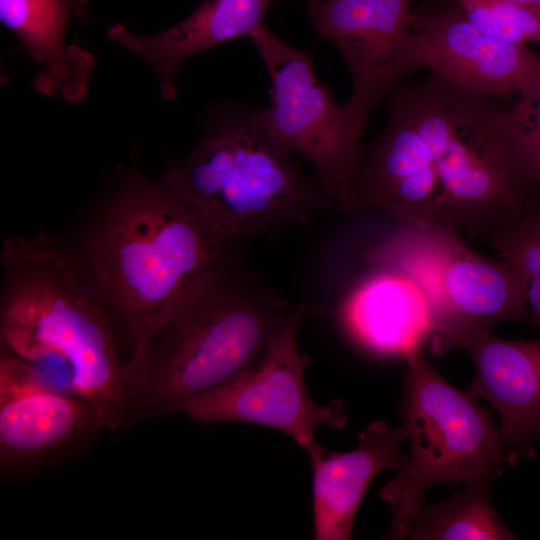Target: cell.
Returning <instances> with one entry per match:
<instances>
[{"instance_id":"ffe728a7","label":"cell","mask_w":540,"mask_h":540,"mask_svg":"<svg viewBox=\"0 0 540 540\" xmlns=\"http://www.w3.org/2000/svg\"><path fill=\"white\" fill-rule=\"evenodd\" d=\"M509 149L517 169L540 189V80L507 106Z\"/></svg>"},{"instance_id":"603a6c76","label":"cell","mask_w":540,"mask_h":540,"mask_svg":"<svg viewBox=\"0 0 540 540\" xmlns=\"http://www.w3.org/2000/svg\"><path fill=\"white\" fill-rule=\"evenodd\" d=\"M318 1H324V0H318Z\"/></svg>"},{"instance_id":"3957f363","label":"cell","mask_w":540,"mask_h":540,"mask_svg":"<svg viewBox=\"0 0 540 540\" xmlns=\"http://www.w3.org/2000/svg\"><path fill=\"white\" fill-rule=\"evenodd\" d=\"M235 242L139 174L88 217L77 246L62 241L89 290L125 325L126 337L232 254Z\"/></svg>"},{"instance_id":"ac0fdd59","label":"cell","mask_w":540,"mask_h":540,"mask_svg":"<svg viewBox=\"0 0 540 540\" xmlns=\"http://www.w3.org/2000/svg\"><path fill=\"white\" fill-rule=\"evenodd\" d=\"M491 482L467 484L445 502L423 505L413 518L407 537L412 540L515 539L494 507Z\"/></svg>"},{"instance_id":"2e32d148","label":"cell","mask_w":540,"mask_h":540,"mask_svg":"<svg viewBox=\"0 0 540 540\" xmlns=\"http://www.w3.org/2000/svg\"><path fill=\"white\" fill-rule=\"evenodd\" d=\"M273 0H205L188 18L156 35H137L122 24L108 37L142 58L154 70L162 96H176L175 75L191 56L247 36L264 23Z\"/></svg>"},{"instance_id":"44dd1931","label":"cell","mask_w":540,"mask_h":540,"mask_svg":"<svg viewBox=\"0 0 540 540\" xmlns=\"http://www.w3.org/2000/svg\"><path fill=\"white\" fill-rule=\"evenodd\" d=\"M468 21L497 38L540 43V13L513 0H453Z\"/></svg>"},{"instance_id":"5b68a950","label":"cell","mask_w":540,"mask_h":540,"mask_svg":"<svg viewBox=\"0 0 540 540\" xmlns=\"http://www.w3.org/2000/svg\"><path fill=\"white\" fill-rule=\"evenodd\" d=\"M159 182L234 241L306 224L332 206L277 140L265 108L243 103L213 107L196 147Z\"/></svg>"},{"instance_id":"7402d4cb","label":"cell","mask_w":540,"mask_h":540,"mask_svg":"<svg viewBox=\"0 0 540 540\" xmlns=\"http://www.w3.org/2000/svg\"><path fill=\"white\" fill-rule=\"evenodd\" d=\"M513 1L540 13V0H513Z\"/></svg>"},{"instance_id":"9c48e42d","label":"cell","mask_w":540,"mask_h":540,"mask_svg":"<svg viewBox=\"0 0 540 540\" xmlns=\"http://www.w3.org/2000/svg\"><path fill=\"white\" fill-rule=\"evenodd\" d=\"M298 305L261 358L231 382L184 403L178 412L200 424L246 422L276 429L306 449L322 426L346 425L343 403H316L305 384L310 362L298 346L303 319Z\"/></svg>"},{"instance_id":"7a4b0ae2","label":"cell","mask_w":540,"mask_h":540,"mask_svg":"<svg viewBox=\"0 0 540 540\" xmlns=\"http://www.w3.org/2000/svg\"><path fill=\"white\" fill-rule=\"evenodd\" d=\"M297 306L224 258L126 337V426L178 413L240 376Z\"/></svg>"},{"instance_id":"30bf717a","label":"cell","mask_w":540,"mask_h":540,"mask_svg":"<svg viewBox=\"0 0 540 540\" xmlns=\"http://www.w3.org/2000/svg\"><path fill=\"white\" fill-rule=\"evenodd\" d=\"M105 430L96 410L65 392L36 365L2 348L0 472L22 479L83 452Z\"/></svg>"},{"instance_id":"ba28073f","label":"cell","mask_w":540,"mask_h":540,"mask_svg":"<svg viewBox=\"0 0 540 540\" xmlns=\"http://www.w3.org/2000/svg\"><path fill=\"white\" fill-rule=\"evenodd\" d=\"M249 38L271 80L265 108L271 131L285 148L310 162L325 197L338 204L362 158L364 133L347 104H338L318 80L308 50L286 43L265 23Z\"/></svg>"},{"instance_id":"e0dca14e","label":"cell","mask_w":540,"mask_h":540,"mask_svg":"<svg viewBox=\"0 0 540 540\" xmlns=\"http://www.w3.org/2000/svg\"><path fill=\"white\" fill-rule=\"evenodd\" d=\"M75 9L73 0H0L2 23L42 68L36 88L73 102L86 94L94 66L89 52L65 42L66 24Z\"/></svg>"},{"instance_id":"5bb4252c","label":"cell","mask_w":540,"mask_h":540,"mask_svg":"<svg viewBox=\"0 0 540 540\" xmlns=\"http://www.w3.org/2000/svg\"><path fill=\"white\" fill-rule=\"evenodd\" d=\"M403 425L371 422L358 434L356 446L337 452L316 440L305 450L312 467L313 531L317 540L351 537L358 507L374 477L382 470L401 471L407 456Z\"/></svg>"},{"instance_id":"7c38bea8","label":"cell","mask_w":540,"mask_h":540,"mask_svg":"<svg viewBox=\"0 0 540 540\" xmlns=\"http://www.w3.org/2000/svg\"><path fill=\"white\" fill-rule=\"evenodd\" d=\"M452 2L413 11L414 70L427 68L459 88L494 98L517 96L540 80V54L478 29Z\"/></svg>"},{"instance_id":"8fae6325","label":"cell","mask_w":540,"mask_h":540,"mask_svg":"<svg viewBox=\"0 0 540 540\" xmlns=\"http://www.w3.org/2000/svg\"><path fill=\"white\" fill-rule=\"evenodd\" d=\"M412 3L413 0H308L315 30L336 46L349 68L353 91L346 104L363 133L375 106L414 71Z\"/></svg>"},{"instance_id":"d6986e66","label":"cell","mask_w":540,"mask_h":540,"mask_svg":"<svg viewBox=\"0 0 540 540\" xmlns=\"http://www.w3.org/2000/svg\"><path fill=\"white\" fill-rule=\"evenodd\" d=\"M487 243L520 277L529 323L540 329V209L522 214Z\"/></svg>"},{"instance_id":"9a60e30c","label":"cell","mask_w":540,"mask_h":540,"mask_svg":"<svg viewBox=\"0 0 540 540\" xmlns=\"http://www.w3.org/2000/svg\"><path fill=\"white\" fill-rule=\"evenodd\" d=\"M344 299L339 321L361 348L383 356L407 357L433 332L428 300L418 284L391 267L375 266Z\"/></svg>"},{"instance_id":"8992f818","label":"cell","mask_w":540,"mask_h":540,"mask_svg":"<svg viewBox=\"0 0 540 540\" xmlns=\"http://www.w3.org/2000/svg\"><path fill=\"white\" fill-rule=\"evenodd\" d=\"M406 360L401 417L410 453L405 467L379 491L392 511V539L407 537L430 486L493 481L508 466L500 428L478 397L448 383L421 349Z\"/></svg>"},{"instance_id":"52a82bcc","label":"cell","mask_w":540,"mask_h":540,"mask_svg":"<svg viewBox=\"0 0 540 540\" xmlns=\"http://www.w3.org/2000/svg\"><path fill=\"white\" fill-rule=\"evenodd\" d=\"M373 266L391 267L425 294L433 321L431 351L461 348L477 333L505 320L529 322L523 285L501 259L472 250L452 227L403 224L365 254Z\"/></svg>"},{"instance_id":"4fadbf2b","label":"cell","mask_w":540,"mask_h":540,"mask_svg":"<svg viewBox=\"0 0 540 540\" xmlns=\"http://www.w3.org/2000/svg\"><path fill=\"white\" fill-rule=\"evenodd\" d=\"M461 348L475 366L470 392L488 400L500 417L508 466L534 457L540 440V339L507 340L487 330Z\"/></svg>"},{"instance_id":"6da1fadb","label":"cell","mask_w":540,"mask_h":540,"mask_svg":"<svg viewBox=\"0 0 540 540\" xmlns=\"http://www.w3.org/2000/svg\"><path fill=\"white\" fill-rule=\"evenodd\" d=\"M388 121L364 152L340 206L380 208L403 224L450 226L488 241L540 209V190L513 164L497 98L429 73L387 94Z\"/></svg>"},{"instance_id":"277c9868","label":"cell","mask_w":540,"mask_h":540,"mask_svg":"<svg viewBox=\"0 0 540 540\" xmlns=\"http://www.w3.org/2000/svg\"><path fill=\"white\" fill-rule=\"evenodd\" d=\"M2 348L44 367L61 365L71 392L98 413L105 430L128 413L125 362L112 322L80 277L60 239L7 238L1 251Z\"/></svg>"}]
</instances>
